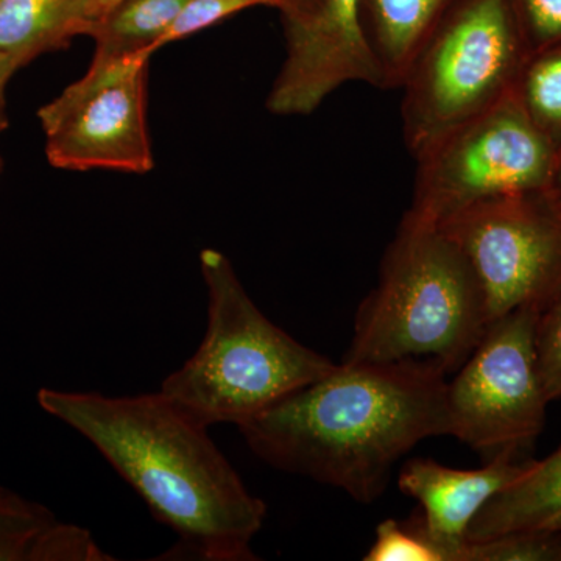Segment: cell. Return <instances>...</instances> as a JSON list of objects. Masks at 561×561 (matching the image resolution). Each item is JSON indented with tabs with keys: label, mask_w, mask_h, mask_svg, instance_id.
Segmentation results:
<instances>
[{
	"label": "cell",
	"mask_w": 561,
	"mask_h": 561,
	"mask_svg": "<svg viewBox=\"0 0 561 561\" xmlns=\"http://www.w3.org/2000/svg\"><path fill=\"white\" fill-rule=\"evenodd\" d=\"M38 404L91 442L154 518L179 535L172 557L257 560L251 542L267 505L250 493L208 426L162 391L106 397L41 389Z\"/></svg>",
	"instance_id": "obj_1"
},
{
	"label": "cell",
	"mask_w": 561,
	"mask_h": 561,
	"mask_svg": "<svg viewBox=\"0 0 561 561\" xmlns=\"http://www.w3.org/2000/svg\"><path fill=\"white\" fill-rule=\"evenodd\" d=\"M446 389L445 373L431 362H342L239 431L276 470L370 504L404 454L424 438L448 434Z\"/></svg>",
	"instance_id": "obj_2"
},
{
	"label": "cell",
	"mask_w": 561,
	"mask_h": 561,
	"mask_svg": "<svg viewBox=\"0 0 561 561\" xmlns=\"http://www.w3.org/2000/svg\"><path fill=\"white\" fill-rule=\"evenodd\" d=\"M489 324L481 287L456 242L440 227L404 216L342 362H431L448 376Z\"/></svg>",
	"instance_id": "obj_3"
},
{
	"label": "cell",
	"mask_w": 561,
	"mask_h": 561,
	"mask_svg": "<svg viewBox=\"0 0 561 561\" xmlns=\"http://www.w3.org/2000/svg\"><path fill=\"white\" fill-rule=\"evenodd\" d=\"M208 290L202 345L161 383L162 393L205 426L241 424L334 370L260 311L221 251L201 253Z\"/></svg>",
	"instance_id": "obj_4"
},
{
	"label": "cell",
	"mask_w": 561,
	"mask_h": 561,
	"mask_svg": "<svg viewBox=\"0 0 561 561\" xmlns=\"http://www.w3.org/2000/svg\"><path fill=\"white\" fill-rule=\"evenodd\" d=\"M529 57L512 0H451L400 84L412 157L511 92Z\"/></svg>",
	"instance_id": "obj_5"
},
{
	"label": "cell",
	"mask_w": 561,
	"mask_h": 561,
	"mask_svg": "<svg viewBox=\"0 0 561 561\" xmlns=\"http://www.w3.org/2000/svg\"><path fill=\"white\" fill-rule=\"evenodd\" d=\"M556 151L515 87L415 158L419 171L405 216L438 227L476 203L542 191Z\"/></svg>",
	"instance_id": "obj_6"
},
{
	"label": "cell",
	"mask_w": 561,
	"mask_h": 561,
	"mask_svg": "<svg viewBox=\"0 0 561 561\" xmlns=\"http://www.w3.org/2000/svg\"><path fill=\"white\" fill-rule=\"evenodd\" d=\"M438 227L467 257L489 323L541 312L561 290V214L545 191L476 203Z\"/></svg>",
	"instance_id": "obj_7"
},
{
	"label": "cell",
	"mask_w": 561,
	"mask_h": 561,
	"mask_svg": "<svg viewBox=\"0 0 561 561\" xmlns=\"http://www.w3.org/2000/svg\"><path fill=\"white\" fill-rule=\"evenodd\" d=\"M538 311L518 309L491 321L446 389L448 435L493 459L534 442L548 397L538 371Z\"/></svg>",
	"instance_id": "obj_8"
},
{
	"label": "cell",
	"mask_w": 561,
	"mask_h": 561,
	"mask_svg": "<svg viewBox=\"0 0 561 561\" xmlns=\"http://www.w3.org/2000/svg\"><path fill=\"white\" fill-rule=\"evenodd\" d=\"M151 55L92 61L88 72L41 106L38 119L51 168L149 173L153 150L147 127Z\"/></svg>",
	"instance_id": "obj_9"
},
{
	"label": "cell",
	"mask_w": 561,
	"mask_h": 561,
	"mask_svg": "<svg viewBox=\"0 0 561 561\" xmlns=\"http://www.w3.org/2000/svg\"><path fill=\"white\" fill-rule=\"evenodd\" d=\"M284 35L286 58L267 98L275 116H308L351 81L387 90L362 0H323L309 20L284 22Z\"/></svg>",
	"instance_id": "obj_10"
},
{
	"label": "cell",
	"mask_w": 561,
	"mask_h": 561,
	"mask_svg": "<svg viewBox=\"0 0 561 561\" xmlns=\"http://www.w3.org/2000/svg\"><path fill=\"white\" fill-rule=\"evenodd\" d=\"M526 463L501 453L481 470H456L432 459H412L402 467V493L419 501L420 529L440 551L443 561H463L467 531L486 502L522 474Z\"/></svg>",
	"instance_id": "obj_11"
},
{
	"label": "cell",
	"mask_w": 561,
	"mask_h": 561,
	"mask_svg": "<svg viewBox=\"0 0 561 561\" xmlns=\"http://www.w3.org/2000/svg\"><path fill=\"white\" fill-rule=\"evenodd\" d=\"M91 531L0 486V561H110Z\"/></svg>",
	"instance_id": "obj_12"
},
{
	"label": "cell",
	"mask_w": 561,
	"mask_h": 561,
	"mask_svg": "<svg viewBox=\"0 0 561 561\" xmlns=\"http://www.w3.org/2000/svg\"><path fill=\"white\" fill-rule=\"evenodd\" d=\"M516 531L561 535V446L548 459L526 463L515 481L486 502L472 519L467 541Z\"/></svg>",
	"instance_id": "obj_13"
},
{
	"label": "cell",
	"mask_w": 561,
	"mask_h": 561,
	"mask_svg": "<svg viewBox=\"0 0 561 561\" xmlns=\"http://www.w3.org/2000/svg\"><path fill=\"white\" fill-rule=\"evenodd\" d=\"M451 0H362L365 28L387 90L400 88L413 55Z\"/></svg>",
	"instance_id": "obj_14"
},
{
	"label": "cell",
	"mask_w": 561,
	"mask_h": 561,
	"mask_svg": "<svg viewBox=\"0 0 561 561\" xmlns=\"http://www.w3.org/2000/svg\"><path fill=\"white\" fill-rule=\"evenodd\" d=\"M88 0H0V51L31 65L79 36Z\"/></svg>",
	"instance_id": "obj_15"
},
{
	"label": "cell",
	"mask_w": 561,
	"mask_h": 561,
	"mask_svg": "<svg viewBox=\"0 0 561 561\" xmlns=\"http://www.w3.org/2000/svg\"><path fill=\"white\" fill-rule=\"evenodd\" d=\"M187 2L190 0H122L87 33L95 41L92 61L153 55L151 47Z\"/></svg>",
	"instance_id": "obj_16"
},
{
	"label": "cell",
	"mask_w": 561,
	"mask_h": 561,
	"mask_svg": "<svg viewBox=\"0 0 561 561\" xmlns=\"http://www.w3.org/2000/svg\"><path fill=\"white\" fill-rule=\"evenodd\" d=\"M519 99L538 128L561 146V41L535 51L516 84Z\"/></svg>",
	"instance_id": "obj_17"
},
{
	"label": "cell",
	"mask_w": 561,
	"mask_h": 561,
	"mask_svg": "<svg viewBox=\"0 0 561 561\" xmlns=\"http://www.w3.org/2000/svg\"><path fill=\"white\" fill-rule=\"evenodd\" d=\"M561 535L516 531L482 541H468L463 561H560Z\"/></svg>",
	"instance_id": "obj_18"
},
{
	"label": "cell",
	"mask_w": 561,
	"mask_h": 561,
	"mask_svg": "<svg viewBox=\"0 0 561 561\" xmlns=\"http://www.w3.org/2000/svg\"><path fill=\"white\" fill-rule=\"evenodd\" d=\"M365 561H443L440 551L420 529L415 516L409 522L386 519L376 529L375 542Z\"/></svg>",
	"instance_id": "obj_19"
},
{
	"label": "cell",
	"mask_w": 561,
	"mask_h": 561,
	"mask_svg": "<svg viewBox=\"0 0 561 561\" xmlns=\"http://www.w3.org/2000/svg\"><path fill=\"white\" fill-rule=\"evenodd\" d=\"M260 5H267V3L265 0H190L162 33L160 39L153 44L151 51L154 54L168 44L205 31L210 25L228 20L243 10Z\"/></svg>",
	"instance_id": "obj_20"
},
{
	"label": "cell",
	"mask_w": 561,
	"mask_h": 561,
	"mask_svg": "<svg viewBox=\"0 0 561 561\" xmlns=\"http://www.w3.org/2000/svg\"><path fill=\"white\" fill-rule=\"evenodd\" d=\"M535 353L546 397L549 401L561 398V290L538 313Z\"/></svg>",
	"instance_id": "obj_21"
},
{
	"label": "cell",
	"mask_w": 561,
	"mask_h": 561,
	"mask_svg": "<svg viewBox=\"0 0 561 561\" xmlns=\"http://www.w3.org/2000/svg\"><path fill=\"white\" fill-rule=\"evenodd\" d=\"M515 9L530 55L561 41V0H516Z\"/></svg>",
	"instance_id": "obj_22"
},
{
	"label": "cell",
	"mask_w": 561,
	"mask_h": 561,
	"mask_svg": "<svg viewBox=\"0 0 561 561\" xmlns=\"http://www.w3.org/2000/svg\"><path fill=\"white\" fill-rule=\"evenodd\" d=\"M265 3L279 9L284 22H301L313 16L323 0H265Z\"/></svg>",
	"instance_id": "obj_23"
},
{
	"label": "cell",
	"mask_w": 561,
	"mask_h": 561,
	"mask_svg": "<svg viewBox=\"0 0 561 561\" xmlns=\"http://www.w3.org/2000/svg\"><path fill=\"white\" fill-rule=\"evenodd\" d=\"M21 69L20 62L14 60L10 55L0 51V133L9 127V116H7V99L5 91L9 81L18 70Z\"/></svg>",
	"instance_id": "obj_24"
},
{
	"label": "cell",
	"mask_w": 561,
	"mask_h": 561,
	"mask_svg": "<svg viewBox=\"0 0 561 561\" xmlns=\"http://www.w3.org/2000/svg\"><path fill=\"white\" fill-rule=\"evenodd\" d=\"M122 0H88L81 14L79 36L87 35L92 25L98 24Z\"/></svg>",
	"instance_id": "obj_25"
},
{
	"label": "cell",
	"mask_w": 561,
	"mask_h": 561,
	"mask_svg": "<svg viewBox=\"0 0 561 561\" xmlns=\"http://www.w3.org/2000/svg\"><path fill=\"white\" fill-rule=\"evenodd\" d=\"M545 194L549 201L561 214V146L556 151V160H553L551 175L545 186Z\"/></svg>",
	"instance_id": "obj_26"
},
{
	"label": "cell",
	"mask_w": 561,
	"mask_h": 561,
	"mask_svg": "<svg viewBox=\"0 0 561 561\" xmlns=\"http://www.w3.org/2000/svg\"><path fill=\"white\" fill-rule=\"evenodd\" d=\"M0 172H2V160H0Z\"/></svg>",
	"instance_id": "obj_27"
}]
</instances>
